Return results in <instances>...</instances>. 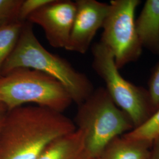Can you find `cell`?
I'll use <instances>...</instances> for the list:
<instances>
[{
  "instance_id": "obj_1",
  "label": "cell",
  "mask_w": 159,
  "mask_h": 159,
  "mask_svg": "<svg viewBox=\"0 0 159 159\" xmlns=\"http://www.w3.org/2000/svg\"><path fill=\"white\" fill-rule=\"evenodd\" d=\"M60 113L37 105L6 112L0 130V159H37L51 143L76 130Z\"/></svg>"
},
{
  "instance_id": "obj_2",
  "label": "cell",
  "mask_w": 159,
  "mask_h": 159,
  "mask_svg": "<svg viewBox=\"0 0 159 159\" xmlns=\"http://www.w3.org/2000/svg\"><path fill=\"white\" fill-rule=\"evenodd\" d=\"M32 25L24 23L17 45L4 64L1 75L19 68L39 71L60 82L79 106L94 90L91 81L66 60L47 50L35 35Z\"/></svg>"
},
{
  "instance_id": "obj_3",
  "label": "cell",
  "mask_w": 159,
  "mask_h": 159,
  "mask_svg": "<svg viewBox=\"0 0 159 159\" xmlns=\"http://www.w3.org/2000/svg\"><path fill=\"white\" fill-rule=\"evenodd\" d=\"M74 124L83 133L84 159H97L113 139L134 129L130 119L104 87L94 90L79 106Z\"/></svg>"
},
{
  "instance_id": "obj_4",
  "label": "cell",
  "mask_w": 159,
  "mask_h": 159,
  "mask_svg": "<svg viewBox=\"0 0 159 159\" xmlns=\"http://www.w3.org/2000/svg\"><path fill=\"white\" fill-rule=\"evenodd\" d=\"M73 102L60 82L39 71L19 68L0 76V102L7 111L32 104L63 113Z\"/></svg>"
},
{
  "instance_id": "obj_5",
  "label": "cell",
  "mask_w": 159,
  "mask_h": 159,
  "mask_svg": "<svg viewBox=\"0 0 159 159\" xmlns=\"http://www.w3.org/2000/svg\"><path fill=\"white\" fill-rule=\"evenodd\" d=\"M92 53L93 68L104 81L113 101L129 117L134 129L143 125L154 113L148 90L121 76L113 53L101 42L93 46Z\"/></svg>"
},
{
  "instance_id": "obj_6",
  "label": "cell",
  "mask_w": 159,
  "mask_h": 159,
  "mask_svg": "<svg viewBox=\"0 0 159 159\" xmlns=\"http://www.w3.org/2000/svg\"><path fill=\"white\" fill-rule=\"evenodd\" d=\"M139 0H112L102 25L101 42L111 51L119 70L140 57L143 47L135 25Z\"/></svg>"
},
{
  "instance_id": "obj_7",
  "label": "cell",
  "mask_w": 159,
  "mask_h": 159,
  "mask_svg": "<svg viewBox=\"0 0 159 159\" xmlns=\"http://www.w3.org/2000/svg\"><path fill=\"white\" fill-rule=\"evenodd\" d=\"M76 4L70 0H52L34 12L27 21L40 26L52 47L66 48L76 14Z\"/></svg>"
},
{
  "instance_id": "obj_8",
  "label": "cell",
  "mask_w": 159,
  "mask_h": 159,
  "mask_svg": "<svg viewBox=\"0 0 159 159\" xmlns=\"http://www.w3.org/2000/svg\"><path fill=\"white\" fill-rule=\"evenodd\" d=\"M76 14L66 50L85 54L108 14L109 4L96 0H77Z\"/></svg>"
},
{
  "instance_id": "obj_9",
  "label": "cell",
  "mask_w": 159,
  "mask_h": 159,
  "mask_svg": "<svg viewBox=\"0 0 159 159\" xmlns=\"http://www.w3.org/2000/svg\"><path fill=\"white\" fill-rule=\"evenodd\" d=\"M135 25L143 47L159 54V0L146 1Z\"/></svg>"
},
{
  "instance_id": "obj_10",
  "label": "cell",
  "mask_w": 159,
  "mask_h": 159,
  "mask_svg": "<svg viewBox=\"0 0 159 159\" xmlns=\"http://www.w3.org/2000/svg\"><path fill=\"white\" fill-rule=\"evenodd\" d=\"M152 143L129 138L124 134L113 139L98 159H148Z\"/></svg>"
},
{
  "instance_id": "obj_11",
  "label": "cell",
  "mask_w": 159,
  "mask_h": 159,
  "mask_svg": "<svg viewBox=\"0 0 159 159\" xmlns=\"http://www.w3.org/2000/svg\"><path fill=\"white\" fill-rule=\"evenodd\" d=\"M84 154L83 135L76 129L53 141L37 159H84Z\"/></svg>"
},
{
  "instance_id": "obj_12",
  "label": "cell",
  "mask_w": 159,
  "mask_h": 159,
  "mask_svg": "<svg viewBox=\"0 0 159 159\" xmlns=\"http://www.w3.org/2000/svg\"><path fill=\"white\" fill-rule=\"evenodd\" d=\"M23 24L17 21L0 27V76L4 64L17 45Z\"/></svg>"
},
{
  "instance_id": "obj_13",
  "label": "cell",
  "mask_w": 159,
  "mask_h": 159,
  "mask_svg": "<svg viewBox=\"0 0 159 159\" xmlns=\"http://www.w3.org/2000/svg\"><path fill=\"white\" fill-rule=\"evenodd\" d=\"M124 135L133 139L153 142L159 137V108L143 125Z\"/></svg>"
},
{
  "instance_id": "obj_14",
  "label": "cell",
  "mask_w": 159,
  "mask_h": 159,
  "mask_svg": "<svg viewBox=\"0 0 159 159\" xmlns=\"http://www.w3.org/2000/svg\"><path fill=\"white\" fill-rule=\"evenodd\" d=\"M23 0H0V27L18 21V13Z\"/></svg>"
},
{
  "instance_id": "obj_15",
  "label": "cell",
  "mask_w": 159,
  "mask_h": 159,
  "mask_svg": "<svg viewBox=\"0 0 159 159\" xmlns=\"http://www.w3.org/2000/svg\"><path fill=\"white\" fill-rule=\"evenodd\" d=\"M51 1L52 0H23L18 13V21L26 22L33 13Z\"/></svg>"
},
{
  "instance_id": "obj_16",
  "label": "cell",
  "mask_w": 159,
  "mask_h": 159,
  "mask_svg": "<svg viewBox=\"0 0 159 159\" xmlns=\"http://www.w3.org/2000/svg\"><path fill=\"white\" fill-rule=\"evenodd\" d=\"M148 91L154 113L159 108V64L151 76Z\"/></svg>"
},
{
  "instance_id": "obj_17",
  "label": "cell",
  "mask_w": 159,
  "mask_h": 159,
  "mask_svg": "<svg viewBox=\"0 0 159 159\" xmlns=\"http://www.w3.org/2000/svg\"><path fill=\"white\" fill-rule=\"evenodd\" d=\"M148 159H159V137L152 142Z\"/></svg>"
},
{
  "instance_id": "obj_18",
  "label": "cell",
  "mask_w": 159,
  "mask_h": 159,
  "mask_svg": "<svg viewBox=\"0 0 159 159\" xmlns=\"http://www.w3.org/2000/svg\"><path fill=\"white\" fill-rule=\"evenodd\" d=\"M6 112L7 111H0V130H1V126L2 125V123H3V121H4V120Z\"/></svg>"
},
{
  "instance_id": "obj_19",
  "label": "cell",
  "mask_w": 159,
  "mask_h": 159,
  "mask_svg": "<svg viewBox=\"0 0 159 159\" xmlns=\"http://www.w3.org/2000/svg\"><path fill=\"white\" fill-rule=\"evenodd\" d=\"M7 111L6 107L2 103L0 102V111Z\"/></svg>"
},
{
  "instance_id": "obj_20",
  "label": "cell",
  "mask_w": 159,
  "mask_h": 159,
  "mask_svg": "<svg viewBox=\"0 0 159 159\" xmlns=\"http://www.w3.org/2000/svg\"></svg>"
}]
</instances>
